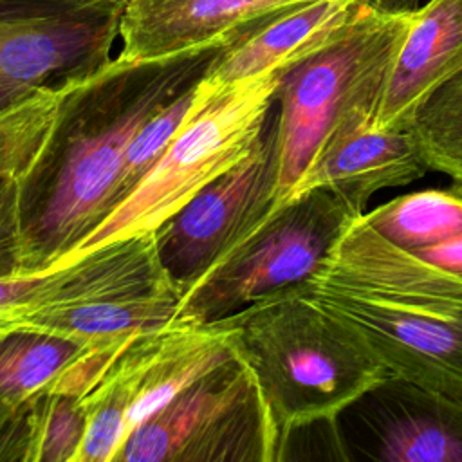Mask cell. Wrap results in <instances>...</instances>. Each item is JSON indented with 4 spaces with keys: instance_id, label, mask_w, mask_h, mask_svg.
<instances>
[{
    "instance_id": "obj_28",
    "label": "cell",
    "mask_w": 462,
    "mask_h": 462,
    "mask_svg": "<svg viewBox=\"0 0 462 462\" xmlns=\"http://www.w3.org/2000/svg\"><path fill=\"white\" fill-rule=\"evenodd\" d=\"M9 327H11V325H7L5 321H2V319H0V332H2V330H7Z\"/></svg>"
},
{
    "instance_id": "obj_1",
    "label": "cell",
    "mask_w": 462,
    "mask_h": 462,
    "mask_svg": "<svg viewBox=\"0 0 462 462\" xmlns=\"http://www.w3.org/2000/svg\"><path fill=\"white\" fill-rule=\"evenodd\" d=\"M256 27L168 58H112L63 83L47 137L18 180L22 274L60 267L110 215L132 137L170 101L202 81L226 51Z\"/></svg>"
},
{
    "instance_id": "obj_23",
    "label": "cell",
    "mask_w": 462,
    "mask_h": 462,
    "mask_svg": "<svg viewBox=\"0 0 462 462\" xmlns=\"http://www.w3.org/2000/svg\"><path fill=\"white\" fill-rule=\"evenodd\" d=\"M32 462H76L87 413L83 395L45 392L31 401Z\"/></svg>"
},
{
    "instance_id": "obj_26",
    "label": "cell",
    "mask_w": 462,
    "mask_h": 462,
    "mask_svg": "<svg viewBox=\"0 0 462 462\" xmlns=\"http://www.w3.org/2000/svg\"><path fill=\"white\" fill-rule=\"evenodd\" d=\"M366 2L374 11L390 13V14L415 13L419 9V0H366Z\"/></svg>"
},
{
    "instance_id": "obj_13",
    "label": "cell",
    "mask_w": 462,
    "mask_h": 462,
    "mask_svg": "<svg viewBox=\"0 0 462 462\" xmlns=\"http://www.w3.org/2000/svg\"><path fill=\"white\" fill-rule=\"evenodd\" d=\"M310 0H125L121 61H146L199 49L253 29Z\"/></svg>"
},
{
    "instance_id": "obj_16",
    "label": "cell",
    "mask_w": 462,
    "mask_h": 462,
    "mask_svg": "<svg viewBox=\"0 0 462 462\" xmlns=\"http://www.w3.org/2000/svg\"><path fill=\"white\" fill-rule=\"evenodd\" d=\"M179 300L180 292L177 289H164L139 296L45 309L14 319L11 327L54 334L90 348H123L134 337L170 325Z\"/></svg>"
},
{
    "instance_id": "obj_11",
    "label": "cell",
    "mask_w": 462,
    "mask_h": 462,
    "mask_svg": "<svg viewBox=\"0 0 462 462\" xmlns=\"http://www.w3.org/2000/svg\"><path fill=\"white\" fill-rule=\"evenodd\" d=\"M346 462H462V399L386 374L336 415Z\"/></svg>"
},
{
    "instance_id": "obj_19",
    "label": "cell",
    "mask_w": 462,
    "mask_h": 462,
    "mask_svg": "<svg viewBox=\"0 0 462 462\" xmlns=\"http://www.w3.org/2000/svg\"><path fill=\"white\" fill-rule=\"evenodd\" d=\"M411 128L430 168L462 186V72L424 101Z\"/></svg>"
},
{
    "instance_id": "obj_7",
    "label": "cell",
    "mask_w": 462,
    "mask_h": 462,
    "mask_svg": "<svg viewBox=\"0 0 462 462\" xmlns=\"http://www.w3.org/2000/svg\"><path fill=\"white\" fill-rule=\"evenodd\" d=\"M233 354L222 323H170L134 337L83 395L87 430L76 462H116L137 426Z\"/></svg>"
},
{
    "instance_id": "obj_3",
    "label": "cell",
    "mask_w": 462,
    "mask_h": 462,
    "mask_svg": "<svg viewBox=\"0 0 462 462\" xmlns=\"http://www.w3.org/2000/svg\"><path fill=\"white\" fill-rule=\"evenodd\" d=\"M413 16L370 9L332 42L282 72L274 112V208L296 193L341 123L357 112H377Z\"/></svg>"
},
{
    "instance_id": "obj_25",
    "label": "cell",
    "mask_w": 462,
    "mask_h": 462,
    "mask_svg": "<svg viewBox=\"0 0 462 462\" xmlns=\"http://www.w3.org/2000/svg\"><path fill=\"white\" fill-rule=\"evenodd\" d=\"M415 253H419L428 262L453 273L462 280V236L446 240L442 244H437Z\"/></svg>"
},
{
    "instance_id": "obj_17",
    "label": "cell",
    "mask_w": 462,
    "mask_h": 462,
    "mask_svg": "<svg viewBox=\"0 0 462 462\" xmlns=\"http://www.w3.org/2000/svg\"><path fill=\"white\" fill-rule=\"evenodd\" d=\"M96 348L70 339L9 327L0 332V426L45 392L78 395L72 374Z\"/></svg>"
},
{
    "instance_id": "obj_27",
    "label": "cell",
    "mask_w": 462,
    "mask_h": 462,
    "mask_svg": "<svg viewBox=\"0 0 462 462\" xmlns=\"http://www.w3.org/2000/svg\"><path fill=\"white\" fill-rule=\"evenodd\" d=\"M40 90V88H38ZM36 92V90H34ZM34 92H27L22 88H14V87H7V85H0V116L9 112L11 108H14L16 105H20L22 101H25L29 96H32Z\"/></svg>"
},
{
    "instance_id": "obj_15",
    "label": "cell",
    "mask_w": 462,
    "mask_h": 462,
    "mask_svg": "<svg viewBox=\"0 0 462 462\" xmlns=\"http://www.w3.org/2000/svg\"><path fill=\"white\" fill-rule=\"evenodd\" d=\"M370 9L366 0H310L294 5L231 45L208 78L231 83L285 70L332 42Z\"/></svg>"
},
{
    "instance_id": "obj_8",
    "label": "cell",
    "mask_w": 462,
    "mask_h": 462,
    "mask_svg": "<svg viewBox=\"0 0 462 462\" xmlns=\"http://www.w3.org/2000/svg\"><path fill=\"white\" fill-rule=\"evenodd\" d=\"M274 202L276 114L273 106L253 150L152 233L157 262L168 282L182 296L271 213Z\"/></svg>"
},
{
    "instance_id": "obj_9",
    "label": "cell",
    "mask_w": 462,
    "mask_h": 462,
    "mask_svg": "<svg viewBox=\"0 0 462 462\" xmlns=\"http://www.w3.org/2000/svg\"><path fill=\"white\" fill-rule=\"evenodd\" d=\"M300 289L345 321L388 374L462 399V310L370 292L318 274Z\"/></svg>"
},
{
    "instance_id": "obj_5",
    "label": "cell",
    "mask_w": 462,
    "mask_h": 462,
    "mask_svg": "<svg viewBox=\"0 0 462 462\" xmlns=\"http://www.w3.org/2000/svg\"><path fill=\"white\" fill-rule=\"evenodd\" d=\"M359 215L327 186L294 195L180 296L171 323H218L265 298L303 287Z\"/></svg>"
},
{
    "instance_id": "obj_14",
    "label": "cell",
    "mask_w": 462,
    "mask_h": 462,
    "mask_svg": "<svg viewBox=\"0 0 462 462\" xmlns=\"http://www.w3.org/2000/svg\"><path fill=\"white\" fill-rule=\"evenodd\" d=\"M462 72V0H430L411 27L388 74L374 125L406 128L424 101Z\"/></svg>"
},
{
    "instance_id": "obj_18",
    "label": "cell",
    "mask_w": 462,
    "mask_h": 462,
    "mask_svg": "<svg viewBox=\"0 0 462 462\" xmlns=\"http://www.w3.org/2000/svg\"><path fill=\"white\" fill-rule=\"evenodd\" d=\"M361 217L384 240L420 251L462 236V186L406 193Z\"/></svg>"
},
{
    "instance_id": "obj_20",
    "label": "cell",
    "mask_w": 462,
    "mask_h": 462,
    "mask_svg": "<svg viewBox=\"0 0 462 462\" xmlns=\"http://www.w3.org/2000/svg\"><path fill=\"white\" fill-rule=\"evenodd\" d=\"M200 83V81H199ZM199 83L173 101H170L164 108H161L155 116H152L139 132L132 137L126 152L123 155V166L119 170V177L116 180L110 213L132 195V191L139 186V182L148 175V171L159 162L164 155L168 144L175 139L179 130L189 119L195 110Z\"/></svg>"
},
{
    "instance_id": "obj_22",
    "label": "cell",
    "mask_w": 462,
    "mask_h": 462,
    "mask_svg": "<svg viewBox=\"0 0 462 462\" xmlns=\"http://www.w3.org/2000/svg\"><path fill=\"white\" fill-rule=\"evenodd\" d=\"M63 85L43 87L0 116V182L20 179L40 152Z\"/></svg>"
},
{
    "instance_id": "obj_4",
    "label": "cell",
    "mask_w": 462,
    "mask_h": 462,
    "mask_svg": "<svg viewBox=\"0 0 462 462\" xmlns=\"http://www.w3.org/2000/svg\"><path fill=\"white\" fill-rule=\"evenodd\" d=\"M282 72L231 83H213L206 76L199 83L193 114L159 162L65 262L105 244L152 235L202 188L240 162L267 126Z\"/></svg>"
},
{
    "instance_id": "obj_6",
    "label": "cell",
    "mask_w": 462,
    "mask_h": 462,
    "mask_svg": "<svg viewBox=\"0 0 462 462\" xmlns=\"http://www.w3.org/2000/svg\"><path fill=\"white\" fill-rule=\"evenodd\" d=\"M280 437L249 366L233 354L134 430L116 462H278Z\"/></svg>"
},
{
    "instance_id": "obj_2",
    "label": "cell",
    "mask_w": 462,
    "mask_h": 462,
    "mask_svg": "<svg viewBox=\"0 0 462 462\" xmlns=\"http://www.w3.org/2000/svg\"><path fill=\"white\" fill-rule=\"evenodd\" d=\"M253 372L280 437L336 417L388 370L366 343L301 289L265 298L218 321Z\"/></svg>"
},
{
    "instance_id": "obj_12",
    "label": "cell",
    "mask_w": 462,
    "mask_h": 462,
    "mask_svg": "<svg viewBox=\"0 0 462 462\" xmlns=\"http://www.w3.org/2000/svg\"><path fill=\"white\" fill-rule=\"evenodd\" d=\"M374 117V112H357L341 123L294 195L327 186L365 213L375 191L410 184L431 170L411 126L379 128Z\"/></svg>"
},
{
    "instance_id": "obj_10",
    "label": "cell",
    "mask_w": 462,
    "mask_h": 462,
    "mask_svg": "<svg viewBox=\"0 0 462 462\" xmlns=\"http://www.w3.org/2000/svg\"><path fill=\"white\" fill-rule=\"evenodd\" d=\"M125 0H0V85L34 92L94 72L119 38Z\"/></svg>"
},
{
    "instance_id": "obj_21",
    "label": "cell",
    "mask_w": 462,
    "mask_h": 462,
    "mask_svg": "<svg viewBox=\"0 0 462 462\" xmlns=\"http://www.w3.org/2000/svg\"><path fill=\"white\" fill-rule=\"evenodd\" d=\"M88 294V274L79 262L38 274L5 278L0 280V319L11 325L31 312L85 303Z\"/></svg>"
},
{
    "instance_id": "obj_24",
    "label": "cell",
    "mask_w": 462,
    "mask_h": 462,
    "mask_svg": "<svg viewBox=\"0 0 462 462\" xmlns=\"http://www.w3.org/2000/svg\"><path fill=\"white\" fill-rule=\"evenodd\" d=\"M18 180L9 179L0 182V280L22 274L23 238Z\"/></svg>"
}]
</instances>
